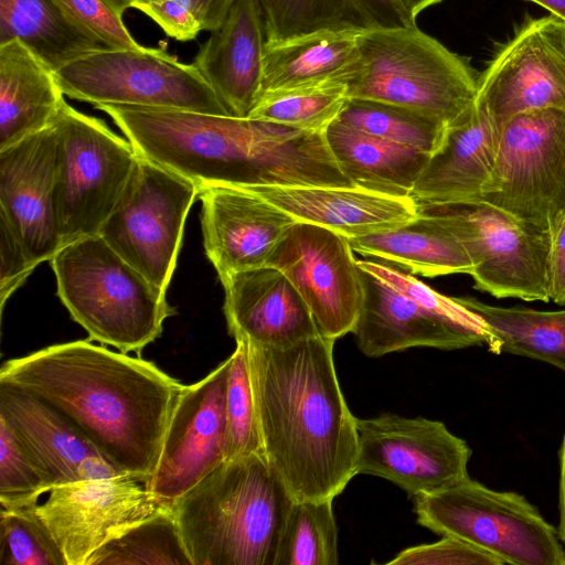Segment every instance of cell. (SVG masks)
Listing matches in <instances>:
<instances>
[{
	"instance_id": "6da1fadb",
	"label": "cell",
	"mask_w": 565,
	"mask_h": 565,
	"mask_svg": "<svg viewBox=\"0 0 565 565\" xmlns=\"http://www.w3.org/2000/svg\"><path fill=\"white\" fill-rule=\"evenodd\" d=\"M0 384L67 418L124 475L147 482L183 385L140 356L90 340L49 345L6 361Z\"/></svg>"
},
{
	"instance_id": "7a4b0ae2",
	"label": "cell",
	"mask_w": 565,
	"mask_h": 565,
	"mask_svg": "<svg viewBox=\"0 0 565 565\" xmlns=\"http://www.w3.org/2000/svg\"><path fill=\"white\" fill-rule=\"evenodd\" d=\"M333 344L322 334L284 349L247 342L263 454L295 500L334 499L356 476V417Z\"/></svg>"
},
{
	"instance_id": "3957f363",
	"label": "cell",
	"mask_w": 565,
	"mask_h": 565,
	"mask_svg": "<svg viewBox=\"0 0 565 565\" xmlns=\"http://www.w3.org/2000/svg\"><path fill=\"white\" fill-rule=\"evenodd\" d=\"M294 501L253 452L225 460L170 507L192 565H275Z\"/></svg>"
},
{
	"instance_id": "277c9868",
	"label": "cell",
	"mask_w": 565,
	"mask_h": 565,
	"mask_svg": "<svg viewBox=\"0 0 565 565\" xmlns=\"http://www.w3.org/2000/svg\"><path fill=\"white\" fill-rule=\"evenodd\" d=\"M50 264L60 300L90 341L140 354L177 312L167 292L98 234L62 246Z\"/></svg>"
},
{
	"instance_id": "5b68a950",
	"label": "cell",
	"mask_w": 565,
	"mask_h": 565,
	"mask_svg": "<svg viewBox=\"0 0 565 565\" xmlns=\"http://www.w3.org/2000/svg\"><path fill=\"white\" fill-rule=\"evenodd\" d=\"M361 66L348 98L380 100L430 115L447 127L477 99L478 77L466 60L416 25L360 33Z\"/></svg>"
},
{
	"instance_id": "8992f818",
	"label": "cell",
	"mask_w": 565,
	"mask_h": 565,
	"mask_svg": "<svg viewBox=\"0 0 565 565\" xmlns=\"http://www.w3.org/2000/svg\"><path fill=\"white\" fill-rule=\"evenodd\" d=\"M52 124L57 140L54 211L64 246L99 233L125 190L138 151L102 120L65 100Z\"/></svg>"
},
{
	"instance_id": "52a82bcc",
	"label": "cell",
	"mask_w": 565,
	"mask_h": 565,
	"mask_svg": "<svg viewBox=\"0 0 565 565\" xmlns=\"http://www.w3.org/2000/svg\"><path fill=\"white\" fill-rule=\"evenodd\" d=\"M413 501L418 524L469 542L504 564L565 565L557 530L521 494L468 478Z\"/></svg>"
},
{
	"instance_id": "ba28073f",
	"label": "cell",
	"mask_w": 565,
	"mask_h": 565,
	"mask_svg": "<svg viewBox=\"0 0 565 565\" xmlns=\"http://www.w3.org/2000/svg\"><path fill=\"white\" fill-rule=\"evenodd\" d=\"M477 200L554 238L565 221V109L526 111L501 127L494 166Z\"/></svg>"
},
{
	"instance_id": "9c48e42d",
	"label": "cell",
	"mask_w": 565,
	"mask_h": 565,
	"mask_svg": "<svg viewBox=\"0 0 565 565\" xmlns=\"http://www.w3.org/2000/svg\"><path fill=\"white\" fill-rule=\"evenodd\" d=\"M64 95L94 106L122 104L231 115L195 65L161 49L103 47L54 72Z\"/></svg>"
},
{
	"instance_id": "30bf717a",
	"label": "cell",
	"mask_w": 565,
	"mask_h": 565,
	"mask_svg": "<svg viewBox=\"0 0 565 565\" xmlns=\"http://www.w3.org/2000/svg\"><path fill=\"white\" fill-rule=\"evenodd\" d=\"M418 205V204H417ZM448 228L467 250L475 288L495 298L550 299L553 238L481 200L418 205Z\"/></svg>"
},
{
	"instance_id": "8fae6325",
	"label": "cell",
	"mask_w": 565,
	"mask_h": 565,
	"mask_svg": "<svg viewBox=\"0 0 565 565\" xmlns=\"http://www.w3.org/2000/svg\"><path fill=\"white\" fill-rule=\"evenodd\" d=\"M199 185L138 152L98 235L151 284L168 290Z\"/></svg>"
},
{
	"instance_id": "7c38bea8",
	"label": "cell",
	"mask_w": 565,
	"mask_h": 565,
	"mask_svg": "<svg viewBox=\"0 0 565 565\" xmlns=\"http://www.w3.org/2000/svg\"><path fill=\"white\" fill-rule=\"evenodd\" d=\"M356 475L386 479L413 500L469 478L471 449L438 420L383 414L356 418Z\"/></svg>"
},
{
	"instance_id": "4fadbf2b",
	"label": "cell",
	"mask_w": 565,
	"mask_h": 565,
	"mask_svg": "<svg viewBox=\"0 0 565 565\" xmlns=\"http://www.w3.org/2000/svg\"><path fill=\"white\" fill-rule=\"evenodd\" d=\"M349 239L296 222L267 265L280 270L308 306L320 333L337 340L353 331L362 302L360 267Z\"/></svg>"
},
{
	"instance_id": "5bb4252c",
	"label": "cell",
	"mask_w": 565,
	"mask_h": 565,
	"mask_svg": "<svg viewBox=\"0 0 565 565\" xmlns=\"http://www.w3.org/2000/svg\"><path fill=\"white\" fill-rule=\"evenodd\" d=\"M476 102L500 128L519 114L565 109V21L527 20L478 77Z\"/></svg>"
},
{
	"instance_id": "9a60e30c",
	"label": "cell",
	"mask_w": 565,
	"mask_h": 565,
	"mask_svg": "<svg viewBox=\"0 0 565 565\" xmlns=\"http://www.w3.org/2000/svg\"><path fill=\"white\" fill-rule=\"evenodd\" d=\"M231 358L196 383L183 385L170 417L154 472L145 483L171 505L227 460L226 386Z\"/></svg>"
},
{
	"instance_id": "2e32d148",
	"label": "cell",
	"mask_w": 565,
	"mask_h": 565,
	"mask_svg": "<svg viewBox=\"0 0 565 565\" xmlns=\"http://www.w3.org/2000/svg\"><path fill=\"white\" fill-rule=\"evenodd\" d=\"M128 475L56 486L35 510L66 565H88L106 544L161 507Z\"/></svg>"
},
{
	"instance_id": "e0dca14e",
	"label": "cell",
	"mask_w": 565,
	"mask_h": 565,
	"mask_svg": "<svg viewBox=\"0 0 565 565\" xmlns=\"http://www.w3.org/2000/svg\"><path fill=\"white\" fill-rule=\"evenodd\" d=\"M203 245L220 280L264 267L296 220L255 192L236 185L200 186Z\"/></svg>"
},
{
	"instance_id": "ac0fdd59",
	"label": "cell",
	"mask_w": 565,
	"mask_h": 565,
	"mask_svg": "<svg viewBox=\"0 0 565 565\" xmlns=\"http://www.w3.org/2000/svg\"><path fill=\"white\" fill-rule=\"evenodd\" d=\"M360 275L362 302L352 333L364 355L379 358L415 347L457 350L490 345L492 338L483 321L444 317L361 267Z\"/></svg>"
},
{
	"instance_id": "d6986e66",
	"label": "cell",
	"mask_w": 565,
	"mask_h": 565,
	"mask_svg": "<svg viewBox=\"0 0 565 565\" xmlns=\"http://www.w3.org/2000/svg\"><path fill=\"white\" fill-rule=\"evenodd\" d=\"M56 142L51 124L0 150V215L36 266L62 247L54 211Z\"/></svg>"
},
{
	"instance_id": "ffe728a7",
	"label": "cell",
	"mask_w": 565,
	"mask_h": 565,
	"mask_svg": "<svg viewBox=\"0 0 565 565\" xmlns=\"http://www.w3.org/2000/svg\"><path fill=\"white\" fill-rule=\"evenodd\" d=\"M0 417L53 488L124 475L67 418L26 392L0 384Z\"/></svg>"
},
{
	"instance_id": "44dd1931",
	"label": "cell",
	"mask_w": 565,
	"mask_h": 565,
	"mask_svg": "<svg viewBox=\"0 0 565 565\" xmlns=\"http://www.w3.org/2000/svg\"><path fill=\"white\" fill-rule=\"evenodd\" d=\"M220 281L228 333L235 341L284 349L321 334L308 306L277 268L236 271Z\"/></svg>"
},
{
	"instance_id": "7402d4cb",
	"label": "cell",
	"mask_w": 565,
	"mask_h": 565,
	"mask_svg": "<svg viewBox=\"0 0 565 565\" xmlns=\"http://www.w3.org/2000/svg\"><path fill=\"white\" fill-rule=\"evenodd\" d=\"M292 216L329 228L347 238L399 226L418 214L411 196H395L358 186H243Z\"/></svg>"
},
{
	"instance_id": "603a6c76",
	"label": "cell",
	"mask_w": 565,
	"mask_h": 565,
	"mask_svg": "<svg viewBox=\"0 0 565 565\" xmlns=\"http://www.w3.org/2000/svg\"><path fill=\"white\" fill-rule=\"evenodd\" d=\"M265 33L255 0H234L193 64L232 116L248 117L262 88Z\"/></svg>"
},
{
	"instance_id": "cb8c5ba5",
	"label": "cell",
	"mask_w": 565,
	"mask_h": 565,
	"mask_svg": "<svg viewBox=\"0 0 565 565\" xmlns=\"http://www.w3.org/2000/svg\"><path fill=\"white\" fill-rule=\"evenodd\" d=\"M501 128L477 102L449 125L411 198L418 204L477 200L492 172Z\"/></svg>"
},
{
	"instance_id": "d4e9b609",
	"label": "cell",
	"mask_w": 565,
	"mask_h": 565,
	"mask_svg": "<svg viewBox=\"0 0 565 565\" xmlns=\"http://www.w3.org/2000/svg\"><path fill=\"white\" fill-rule=\"evenodd\" d=\"M54 71L20 40L0 44V150L43 130L64 99Z\"/></svg>"
},
{
	"instance_id": "484cf974",
	"label": "cell",
	"mask_w": 565,
	"mask_h": 565,
	"mask_svg": "<svg viewBox=\"0 0 565 565\" xmlns=\"http://www.w3.org/2000/svg\"><path fill=\"white\" fill-rule=\"evenodd\" d=\"M328 147L354 186L411 196L429 154L363 132L334 119L326 128Z\"/></svg>"
},
{
	"instance_id": "4316f807",
	"label": "cell",
	"mask_w": 565,
	"mask_h": 565,
	"mask_svg": "<svg viewBox=\"0 0 565 565\" xmlns=\"http://www.w3.org/2000/svg\"><path fill=\"white\" fill-rule=\"evenodd\" d=\"M348 239L352 249L362 256L424 277L470 275L473 269L471 258L457 237L420 212L399 226Z\"/></svg>"
},
{
	"instance_id": "83f0119b",
	"label": "cell",
	"mask_w": 565,
	"mask_h": 565,
	"mask_svg": "<svg viewBox=\"0 0 565 565\" xmlns=\"http://www.w3.org/2000/svg\"><path fill=\"white\" fill-rule=\"evenodd\" d=\"M358 33L323 32L264 49L260 93L345 83L361 66Z\"/></svg>"
},
{
	"instance_id": "f1b7e54d",
	"label": "cell",
	"mask_w": 565,
	"mask_h": 565,
	"mask_svg": "<svg viewBox=\"0 0 565 565\" xmlns=\"http://www.w3.org/2000/svg\"><path fill=\"white\" fill-rule=\"evenodd\" d=\"M13 39L54 72L106 47L79 29L54 0H0V44Z\"/></svg>"
},
{
	"instance_id": "f546056e",
	"label": "cell",
	"mask_w": 565,
	"mask_h": 565,
	"mask_svg": "<svg viewBox=\"0 0 565 565\" xmlns=\"http://www.w3.org/2000/svg\"><path fill=\"white\" fill-rule=\"evenodd\" d=\"M486 324L492 353H509L552 364L565 372V310L539 311L497 307L476 298L457 297Z\"/></svg>"
},
{
	"instance_id": "4dcf8cb0",
	"label": "cell",
	"mask_w": 565,
	"mask_h": 565,
	"mask_svg": "<svg viewBox=\"0 0 565 565\" xmlns=\"http://www.w3.org/2000/svg\"><path fill=\"white\" fill-rule=\"evenodd\" d=\"M266 46L323 32L372 30L356 0H255Z\"/></svg>"
},
{
	"instance_id": "1f68e13d",
	"label": "cell",
	"mask_w": 565,
	"mask_h": 565,
	"mask_svg": "<svg viewBox=\"0 0 565 565\" xmlns=\"http://www.w3.org/2000/svg\"><path fill=\"white\" fill-rule=\"evenodd\" d=\"M337 119L363 132L429 156L439 148L447 129L443 121L425 113L362 98H348Z\"/></svg>"
},
{
	"instance_id": "d6a6232c",
	"label": "cell",
	"mask_w": 565,
	"mask_h": 565,
	"mask_svg": "<svg viewBox=\"0 0 565 565\" xmlns=\"http://www.w3.org/2000/svg\"><path fill=\"white\" fill-rule=\"evenodd\" d=\"M332 498L295 500L288 512L275 565H337L338 527Z\"/></svg>"
},
{
	"instance_id": "836d02e7",
	"label": "cell",
	"mask_w": 565,
	"mask_h": 565,
	"mask_svg": "<svg viewBox=\"0 0 565 565\" xmlns=\"http://www.w3.org/2000/svg\"><path fill=\"white\" fill-rule=\"evenodd\" d=\"M192 565L169 505L135 524L103 546L88 565Z\"/></svg>"
},
{
	"instance_id": "e575fe53",
	"label": "cell",
	"mask_w": 565,
	"mask_h": 565,
	"mask_svg": "<svg viewBox=\"0 0 565 565\" xmlns=\"http://www.w3.org/2000/svg\"><path fill=\"white\" fill-rule=\"evenodd\" d=\"M347 96V84L262 93L248 117L301 130H324L339 116Z\"/></svg>"
},
{
	"instance_id": "d590c367",
	"label": "cell",
	"mask_w": 565,
	"mask_h": 565,
	"mask_svg": "<svg viewBox=\"0 0 565 565\" xmlns=\"http://www.w3.org/2000/svg\"><path fill=\"white\" fill-rule=\"evenodd\" d=\"M230 358L226 386L227 460L253 452L263 454L247 342L236 340V348Z\"/></svg>"
},
{
	"instance_id": "8d00e7d4",
	"label": "cell",
	"mask_w": 565,
	"mask_h": 565,
	"mask_svg": "<svg viewBox=\"0 0 565 565\" xmlns=\"http://www.w3.org/2000/svg\"><path fill=\"white\" fill-rule=\"evenodd\" d=\"M35 507L1 508V565H66Z\"/></svg>"
},
{
	"instance_id": "74e56055",
	"label": "cell",
	"mask_w": 565,
	"mask_h": 565,
	"mask_svg": "<svg viewBox=\"0 0 565 565\" xmlns=\"http://www.w3.org/2000/svg\"><path fill=\"white\" fill-rule=\"evenodd\" d=\"M52 484L0 417V505L18 509L38 504Z\"/></svg>"
},
{
	"instance_id": "f35d334b",
	"label": "cell",
	"mask_w": 565,
	"mask_h": 565,
	"mask_svg": "<svg viewBox=\"0 0 565 565\" xmlns=\"http://www.w3.org/2000/svg\"><path fill=\"white\" fill-rule=\"evenodd\" d=\"M85 33L111 49H142L104 0H54Z\"/></svg>"
},
{
	"instance_id": "ab89813d",
	"label": "cell",
	"mask_w": 565,
	"mask_h": 565,
	"mask_svg": "<svg viewBox=\"0 0 565 565\" xmlns=\"http://www.w3.org/2000/svg\"><path fill=\"white\" fill-rule=\"evenodd\" d=\"M388 565H503L498 556L456 536L407 547Z\"/></svg>"
},
{
	"instance_id": "60d3db41",
	"label": "cell",
	"mask_w": 565,
	"mask_h": 565,
	"mask_svg": "<svg viewBox=\"0 0 565 565\" xmlns=\"http://www.w3.org/2000/svg\"><path fill=\"white\" fill-rule=\"evenodd\" d=\"M154 21L163 32L178 40L190 41L206 30V0H159L135 7Z\"/></svg>"
},
{
	"instance_id": "b9f144b4",
	"label": "cell",
	"mask_w": 565,
	"mask_h": 565,
	"mask_svg": "<svg viewBox=\"0 0 565 565\" xmlns=\"http://www.w3.org/2000/svg\"><path fill=\"white\" fill-rule=\"evenodd\" d=\"M36 265L8 221L0 215V303L1 311L10 296L25 281Z\"/></svg>"
},
{
	"instance_id": "7bdbcfd3",
	"label": "cell",
	"mask_w": 565,
	"mask_h": 565,
	"mask_svg": "<svg viewBox=\"0 0 565 565\" xmlns=\"http://www.w3.org/2000/svg\"><path fill=\"white\" fill-rule=\"evenodd\" d=\"M371 29H397L416 25L401 0H356Z\"/></svg>"
},
{
	"instance_id": "ee69618b",
	"label": "cell",
	"mask_w": 565,
	"mask_h": 565,
	"mask_svg": "<svg viewBox=\"0 0 565 565\" xmlns=\"http://www.w3.org/2000/svg\"><path fill=\"white\" fill-rule=\"evenodd\" d=\"M550 299L565 305V221L552 242L550 255Z\"/></svg>"
},
{
	"instance_id": "f6af8a7d",
	"label": "cell",
	"mask_w": 565,
	"mask_h": 565,
	"mask_svg": "<svg viewBox=\"0 0 565 565\" xmlns=\"http://www.w3.org/2000/svg\"><path fill=\"white\" fill-rule=\"evenodd\" d=\"M559 525L558 536L565 544V435L559 450Z\"/></svg>"
},
{
	"instance_id": "bcb514c9",
	"label": "cell",
	"mask_w": 565,
	"mask_h": 565,
	"mask_svg": "<svg viewBox=\"0 0 565 565\" xmlns=\"http://www.w3.org/2000/svg\"><path fill=\"white\" fill-rule=\"evenodd\" d=\"M233 1L234 0H206L209 7L206 31L211 32L221 25Z\"/></svg>"
},
{
	"instance_id": "7dc6e473",
	"label": "cell",
	"mask_w": 565,
	"mask_h": 565,
	"mask_svg": "<svg viewBox=\"0 0 565 565\" xmlns=\"http://www.w3.org/2000/svg\"><path fill=\"white\" fill-rule=\"evenodd\" d=\"M406 12L416 20V17L428 7L437 4L443 0H401Z\"/></svg>"
},
{
	"instance_id": "c3c4849f",
	"label": "cell",
	"mask_w": 565,
	"mask_h": 565,
	"mask_svg": "<svg viewBox=\"0 0 565 565\" xmlns=\"http://www.w3.org/2000/svg\"><path fill=\"white\" fill-rule=\"evenodd\" d=\"M548 10L553 15L565 21V0H527Z\"/></svg>"
},
{
	"instance_id": "681fc988",
	"label": "cell",
	"mask_w": 565,
	"mask_h": 565,
	"mask_svg": "<svg viewBox=\"0 0 565 565\" xmlns=\"http://www.w3.org/2000/svg\"><path fill=\"white\" fill-rule=\"evenodd\" d=\"M130 2L131 8H135L138 4L148 3L152 1H159V0H128Z\"/></svg>"
}]
</instances>
